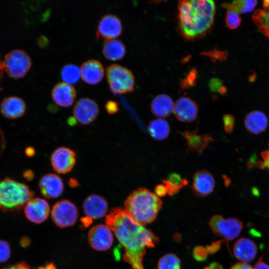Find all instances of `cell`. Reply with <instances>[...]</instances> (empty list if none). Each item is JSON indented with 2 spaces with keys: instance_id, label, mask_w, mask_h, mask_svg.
<instances>
[{
  "instance_id": "2",
  "label": "cell",
  "mask_w": 269,
  "mask_h": 269,
  "mask_svg": "<svg viewBox=\"0 0 269 269\" xmlns=\"http://www.w3.org/2000/svg\"><path fill=\"white\" fill-rule=\"evenodd\" d=\"M178 9L179 29L186 40L201 38L213 25L216 9L213 0H180Z\"/></svg>"
},
{
  "instance_id": "12",
  "label": "cell",
  "mask_w": 269,
  "mask_h": 269,
  "mask_svg": "<svg viewBox=\"0 0 269 269\" xmlns=\"http://www.w3.org/2000/svg\"><path fill=\"white\" fill-rule=\"evenodd\" d=\"M122 31V25L119 18L115 15L108 14L99 21L96 31L97 39L102 37L112 39L118 37Z\"/></svg>"
},
{
  "instance_id": "25",
  "label": "cell",
  "mask_w": 269,
  "mask_h": 269,
  "mask_svg": "<svg viewBox=\"0 0 269 269\" xmlns=\"http://www.w3.org/2000/svg\"><path fill=\"white\" fill-rule=\"evenodd\" d=\"M102 53L108 60L116 61L122 59L126 54L124 44L118 39H107L103 44Z\"/></svg>"
},
{
  "instance_id": "21",
  "label": "cell",
  "mask_w": 269,
  "mask_h": 269,
  "mask_svg": "<svg viewBox=\"0 0 269 269\" xmlns=\"http://www.w3.org/2000/svg\"><path fill=\"white\" fill-rule=\"evenodd\" d=\"M26 106L21 98L12 96L5 98L2 102L0 110L1 114L8 119H16L23 115Z\"/></svg>"
},
{
  "instance_id": "32",
  "label": "cell",
  "mask_w": 269,
  "mask_h": 269,
  "mask_svg": "<svg viewBox=\"0 0 269 269\" xmlns=\"http://www.w3.org/2000/svg\"><path fill=\"white\" fill-rule=\"evenodd\" d=\"M241 18L239 13L235 10L228 9L225 16V22L228 28L235 29L241 24Z\"/></svg>"
},
{
  "instance_id": "44",
  "label": "cell",
  "mask_w": 269,
  "mask_h": 269,
  "mask_svg": "<svg viewBox=\"0 0 269 269\" xmlns=\"http://www.w3.org/2000/svg\"><path fill=\"white\" fill-rule=\"evenodd\" d=\"M230 269H254L253 267L246 263H239L233 265Z\"/></svg>"
},
{
  "instance_id": "7",
  "label": "cell",
  "mask_w": 269,
  "mask_h": 269,
  "mask_svg": "<svg viewBox=\"0 0 269 269\" xmlns=\"http://www.w3.org/2000/svg\"><path fill=\"white\" fill-rule=\"evenodd\" d=\"M209 225L213 232L227 241L237 238L242 232L243 223L236 218H225L216 215L210 219Z\"/></svg>"
},
{
  "instance_id": "9",
  "label": "cell",
  "mask_w": 269,
  "mask_h": 269,
  "mask_svg": "<svg viewBox=\"0 0 269 269\" xmlns=\"http://www.w3.org/2000/svg\"><path fill=\"white\" fill-rule=\"evenodd\" d=\"M76 154L72 149L66 147L56 149L50 157L53 169L57 173L66 174L74 167L76 161Z\"/></svg>"
},
{
  "instance_id": "49",
  "label": "cell",
  "mask_w": 269,
  "mask_h": 269,
  "mask_svg": "<svg viewBox=\"0 0 269 269\" xmlns=\"http://www.w3.org/2000/svg\"><path fill=\"white\" fill-rule=\"evenodd\" d=\"M39 44L41 45V46H45L46 44H47V40L46 39V37H44L43 36L41 37L39 39Z\"/></svg>"
},
{
  "instance_id": "43",
  "label": "cell",
  "mask_w": 269,
  "mask_h": 269,
  "mask_svg": "<svg viewBox=\"0 0 269 269\" xmlns=\"http://www.w3.org/2000/svg\"><path fill=\"white\" fill-rule=\"evenodd\" d=\"M155 194L159 197H164L167 194V189L164 184L157 185L154 189Z\"/></svg>"
},
{
  "instance_id": "37",
  "label": "cell",
  "mask_w": 269,
  "mask_h": 269,
  "mask_svg": "<svg viewBox=\"0 0 269 269\" xmlns=\"http://www.w3.org/2000/svg\"><path fill=\"white\" fill-rule=\"evenodd\" d=\"M193 254L197 261H203L206 259L208 254L205 247L198 246L194 249Z\"/></svg>"
},
{
  "instance_id": "28",
  "label": "cell",
  "mask_w": 269,
  "mask_h": 269,
  "mask_svg": "<svg viewBox=\"0 0 269 269\" xmlns=\"http://www.w3.org/2000/svg\"><path fill=\"white\" fill-rule=\"evenodd\" d=\"M165 186L167 194L170 196L177 194L183 187L188 184V181L176 173H171L167 178L162 180Z\"/></svg>"
},
{
  "instance_id": "39",
  "label": "cell",
  "mask_w": 269,
  "mask_h": 269,
  "mask_svg": "<svg viewBox=\"0 0 269 269\" xmlns=\"http://www.w3.org/2000/svg\"><path fill=\"white\" fill-rule=\"evenodd\" d=\"M210 89L213 92H218L223 86L222 80L218 78L212 79L209 83Z\"/></svg>"
},
{
  "instance_id": "47",
  "label": "cell",
  "mask_w": 269,
  "mask_h": 269,
  "mask_svg": "<svg viewBox=\"0 0 269 269\" xmlns=\"http://www.w3.org/2000/svg\"><path fill=\"white\" fill-rule=\"evenodd\" d=\"M24 176L26 179L28 180H31L34 177V173L31 170H27L25 172L24 174Z\"/></svg>"
},
{
  "instance_id": "45",
  "label": "cell",
  "mask_w": 269,
  "mask_h": 269,
  "mask_svg": "<svg viewBox=\"0 0 269 269\" xmlns=\"http://www.w3.org/2000/svg\"><path fill=\"white\" fill-rule=\"evenodd\" d=\"M254 269H269V265L264 262L261 258L255 265Z\"/></svg>"
},
{
  "instance_id": "10",
  "label": "cell",
  "mask_w": 269,
  "mask_h": 269,
  "mask_svg": "<svg viewBox=\"0 0 269 269\" xmlns=\"http://www.w3.org/2000/svg\"><path fill=\"white\" fill-rule=\"evenodd\" d=\"M99 113V109L97 103L88 98L79 99L75 104L73 111L75 120L83 125L93 122Z\"/></svg>"
},
{
  "instance_id": "14",
  "label": "cell",
  "mask_w": 269,
  "mask_h": 269,
  "mask_svg": "<svg viewBox=\"0 0 269 269\" xmlns=\"http://www.w3.org/2000/svg\"><path fill=\"white\" fill-rule=\"evenodd\" d=\"M39 187L44 197L53 199L59 197L62 194L64 184L59 176L54 173H48L41 178Z\"/></svg>"
},
{
  "instance_id": "4",
  "label": "cell",
  "mask_w": 269,
  "mask_h": 269,
  "mask_svg": "<svg viewBox=\"0 0 269 269\" xmlns=\"http://www.w3.org/2000/svg\"><path fill=\"white\" fill-rule=\"evenodd\" d=\"M34 195L32 190L24 183L9 178L0 180V210L14 211L20 209Z\"/></svg>"
},
{
  "instance_id": "6",
  "label": "cell",
  "mask_w": 269,
  "mask_h": 269,
  "mask_svg": "<svg viewBox=\"0 0 269 269\" xmlns=\"http://www.w3.org/2000/svg\"><path fill=\"white\" fill-rule=\"evenodd\" d=\"M4 70L11 77H23L31 67V61L29 55L24 51L13 50L8 52L3 61Z\"/></svg>"
},
{
  "instance_id": "15",
  "label": "cell",
  "mask_w": 269,
  "mask_h": 269,
  "mask_svg": "<svg viewBox=\"0 0 269 269\" xmlns=\"http://www.w3.org/2000/svg\"><path fill=\"white\" fill-rule=\"evenodd\" d=\"M215 185L213 175L204 169L198 171L194 174L191 188L196 196L205 197L213 192Z\"/></svg>"
},
{
  "instance_id": "40",
  "label": "cell",
  "mask_w": 269,
  "mask_h": 269,
  "mask_svg": "<svg viewBox=\"0 0 269 269\" xmlns=\"http://www.w3.org/2000/svg\"><path fill=\"white\" fill-rule=\"evenodd\" d=\"M107 112L110 114H114L119 111L118 103L114 101H109L105 105Z\"/></svg>"
},
{
  "instance_id": "27",
  "label": "cell",
  "mask_w": 269,
  "mask_h": 269,
  "mask_svg": "<svg viewBox=\"0 0 269 269\" xmlns=\"http://www.w3.org/2000/svg\"><path fill=\"white\" fill-rule=\"evenodd\" d=\"M148 130L153 138L161 140L165 139L168 136L170 127L166 120L162 118H158L149 123Z\"/></svg>"
},
{
  "instance_id": "41",
  "label": "cell",
  "mask_w": 269,
  "mask_h": 269,
  "mask_svg": "<svg viewBox=\"0 0 269 269\" xmlns=\"http://www.w3.org/2000/svg\"><path fill=\"white\" fill-rule=\"evenodd\" d=\"M224 241H218L212 243L210 246L205 247L206 250L209 254H213L218 251Z\"/></svg>"
},
{
  "instance_id": "35",
  "label": "cell",
  "mask_w": 269,
  "mask_h": 269,
  "mask_svg": "<svg viewBox=\"0 0 269 269\" xmlns=\"http://www.w3.org/2000/svg\"><path fill=\"white\" fill-rule=\"evenodd\" d=\"M224 128L225 132L231 133L234 128L235 118L230 114H226L223 117Z\"/></svg>"
},
{
  "instance_id": "17",
  "label": "cell",
  "mask_w": 269,
  "mask_h": 269,
  "mask_svg": "<svg viewBox=\"0 0 269 269\" xmlns=\"http://www.w3.org/2000/svg\"><path fill=\"white\" fill-rule=\"evenodd\" d=\"M85 214L90 219H97L104 217L108 209V204L102 196L92 194L87 197L83 203Z\"/></svg>"
},
{
  "instance_id": "46",
  "label": "cell",
  "mask_w": 269,
  "mask_h": 269,
  "mask_svg": "<svg viewBox=\"0 0 269 269\" xmlns=\"http://www.w3.org/2000/svg\"><path fill=\"white\" fill-rule=\"evenodd\" d=\"M204 269H223L221 264L218 263H213Z\"/></svg>"
},
{
  "instance_id": "18",
  "label": "cell",
  "mask_w": 269,
  "mask_h": 269,
  "mask_svg": "<svg viewBox=\"0 0 269 269\" xmlns=\"http://www.w3.org/2000/svg\"><path fill=\"white\" fill-rule=\"evenodd\" d=\"M51 97L57 105L64 108L69 107L73 104L76 98V90L71 84L60 82L52 89Z\"/></svg>"
},
{
  "instance_id": "8",
  "label": "cell",
  "mask_w": 269,
  "mask_h": 269,
  "mask_svg": "<svg viewBox=\"0 0 269 269\" xmlns=\"http://www.w3.org/2000/svg\"><path fill=\"white\" fill-rule=\"evenodd\" d=\"M78 216L76 206L68 200H62L53 206L51 217L55 225L61 228L74 225Z\"/></svg>"
},
{
  "instance_id": "31",
  "label": "cell",
  "mask_w": 269,
  "mask_h": 269,
  "mask_svg": "<svg viewBox=\"0 0 269 269\" xmlns=\"http://www.w3.org/2000/svg\"><path fill=\"white\" fill-rule=\"evenodd\" d=\"M157 269H181L180 260L175 254H167L158 261Z\"/></svg>"
},
{
  "instance_id": "33",
  "label": "cell",
  "mask_w": 269,
  "mask_h": 269,
  "mask_svg": "<svg viewBox=\"0 0 269 269\" xmlns=\"http://www.w3.org/2000/svg\"><path fill=\"white\" fill-rule=\"evenodd\" d=\"M11 248L9 244L2 240H0V263L6 262L10 257Z\"/></svg>"
},
{
  "instance_id": "34",
  "label": "cell",
  "mask_w": 269,
  "mask_h": 269,
  "mask_svg": "<svg viewBox=\"0 0 269 269\" xmlns=\"http://www.w3.org/2000/svg\"><path fill=\"white\" fill-rule=\"evenodd\" d=\"M197 77V72L195 69H192L187 76L181 80V88L185 89L193 86L195 84Z\"/></svg>"
},
{
  "instance_id": "3",
  "label": "cell",
  "mask_w": 269,
  "mask_h": 269,
  "mask_svg": "<svg viewBox=\"0 0 269 269\" xmlns=\"http://www.w3.org/2000/svg\"><path fill=\"white\" fill-rule=\"evenodd\" d=\"M125 210L137 223L144 226L153 222L162 208V201L155 193L139 188L130 193L125 203Z\"/></svg>"
},
{
  "instance_id": "19",
  "label": "cell",
  "mask_w": 269,
  "mask_h": 269,
  "mask_svg": "<svg viewBox=\"0 0 269 269\" xmlns=\"http://www.w3.org/2000/svg\"><path fill=\"white\" fill-rule=\"evenodd\" d=\"M80 71L82 79L85 82L95 85L102 80L105 70L100 61L96 59H89L82 63Z\"/></svg>"
},
{
  "instance_id": "36",
  "label": "cell",
  "mask_w": 269,
  "mask_h": 269,
  "mask_svg": "<svg viewBox=\"0 0 269 269\" xmlns=\"http://www.w3.org/2000/svg\"><path fill=\"white\" fill-rule=\"evenodd\" d=\"M204 54L210 57L213 60L221 61L222 60H225L227 56V52L217 50L206 52Z\"/></svg>"
},
{
  "instance_id": "23",
  "label": "cell",
  "mask_w": 269,
  "mask_h": 269,
  "mask_svg": "<svg viewBox=\"0 0 269 269\" xmlns=\"http://www.w3.org/2000/svg\"><path fill=\"white\" fill-rule=\"evenodd\" d=\"M245 126L249 132L256 134H259L267 128L268 119L266 115L261 111H252L245 118Z\"/></svg>"
},
{
  "instance_id": "48",
  "label": "cell",
  "mask_w": 269,
  "mask_h": 269,
  "mask_svg": "<svg viewBox=\"0 0 269 269\" xmlns=\"http://www.w3.org/2000/svg\"><path fill=\"white\" fill-rule=\"evenodd\" d=\"M35 153L34 149L32 147H28L25 149V154L29 156H33Z\"/></svg>"
},
{
  "instance_id": "20",
  "label": "cell",
  "mask_w": 269,
  "mask_h": 269,
  "mask_svg": "<svg viewBox=\"0 0 269 269\" xmlns=\"http://www.w3.org/2000/svg\"><path fill=\"white\" fill-rule=\"evenodd\" d=\"M234 257L243 263H250L256 258L258 248L256 243L251 239L241 238L234 244L233 249Z\"/></svg>"
},
{
  "instance_id": "1",
  "label": "cell",
  "mask_w": 269,
  "mask_h": 269,
  "mask_svg": "<svg viewBox=\"0 0 269 269\" xmlns=\"http://www.w3.org/2000/svg\"><path fill=\"white\" fill-rule=\"evenodd\" d=\"M105 223L124 247V259L133 269H144L143 259L146 249L153 248L158 243L157 236L120 208L112 209L106 216Z\"/></svg>"
},
{
  "instance_id": "24",
  "label": "cell",
  "mask_w": 269,
  "mask_h": 269,
  "mask_svg": "<svg viewBox=\"0 0 269 269\" xmlns=\"http://www.w3.org/2000/svg\"><path fill=\"white\" fill-rule=\"evenodd\" d=\"M174 106L172 99L165 94L155 96L151 101L150 106L153 114L159 118L170 116L173 111Z\"/></svg>"
},
{
  "instance_id": "11",
  "label": "cell",
  "mask_w": 269,
  "mask_h": 269,
  "mask_svg": "<svg viewBox=\"0 0 269 269\" xmlns=\"http://www.w3.org/2000/svg\"><path fill=\"white\" fill-rule=\"evenodd\" d=\"M88 241L92 248L104 251L110 248L113 243L112 231L103 224L93 227L88 233Z\"/></svg>"
},
{
  "instance_id": "13",
  "label": "cell",
  "mask_w": 269,
  "mask_h": 269,
  "mask_svg": "<svg viewBox=\"0 0 269 269\" xmlns=\"http://www.w3.org/2000/svg\"><path fill=\"white\" fill-rule=\"evenodd\" d=\"M24 212L27 220L33 223L40 224L48 218L50 207L45 200L35 198L31 199L26 203Z\"/></svg>"
},
{
  "instance_id": "38",
  "label": "cell",
  "mask_w": 269,
  "mask_h": 269,
  "mask_svg": "<svg viewBox=\"0 0 269 269\" xmlns=\"http://www.w3.org/2000/svg\"><path fill=\"white\" fill-rule=\"evenodd\" d=\"M262 160L258 163L259 167L266 168L269 170V147L261 153Z\"/></svg>"
},
{
  "instance_id": "16",
  "label": "cell",
  "mask_w": 269,
  "mask_h": 269,
  "mask_svg": "<svg viewBox=\"0 0 269 269\" xmlns=\"http://www.w3.org/2000/svg\"><path fill=\"white\" fill-rule=\"evenodd\" d=\"M198 112L196 103L188 97H181L174 104V114L177 119L182 122L193 121L197 118Z\"/></svg>"
},
{
  "instance_id": "42",
  "label": "cell",
  "mask_w": 269,
  "mask_h": 269,
  "mask_svg": "<svg viewBox=\"0 0 269 269\" xmlns=\"http://www.w3.org/2000/svg\"><path fill=\"white\" fill-rule=\"evenodd\" d=\"M1 269H31L29 266L24 262L9 265Z\"/></svg>"
},
{
  "instance_id": "26",
  "label": "cell",
  "mask_w": 269,
  "mask_h": 269,
  "mask_svg": "<svg viewBox=\"0 0 269 269\" xmlns=\"http://www.w3.org/2000/svg\"><path fill=\"white\" fill-rule=\"evenodd\" d=\"M264 9H258L253 13L252 18L259 30L269 39V0H265Z\"/></svg>"
},
{
  "instance_id": "50",
  "label": "cell",
  "mask_w": 269,
  "mask_h": 269,
  "mask_svg": "<svg viewBox=\"0 0 269 269\" xmlns=\"http://www.w3.org/2000/svg\"><path fill=\"white\" fill-rule=\"evenodd\" d=\"M69 184L71 187H75L78 185V182L75 179H70L69 181Z\"/></svg>"
},
{
  "instance_id": "29",
  "label": "cell",
  "mask_w": 269,
  "mask_h": 269,
  "mask_svg": "<svg viewBox=\"0 0 269 269\" xmlns=\"http://www.w3.org/2000/svg\"><path fill=\"white\" fill-rule=\"evenodd\" d=\"M257 4V0H235L231 3H225L223 6L227 9H232L240 13L251 12Z\"/></svg>"
},
{
  "instance_id": "51",
  "label": "cell",
  "mask_w": 269,
  "mask_h": 269,
  "mask_svg": "<svg viewBox=\"0 0 269 269\" xmlns=\"http://www.w3.org/2000/svg\"><path fill=\"white\" fill-rule=\"evenodd\" d=\"M3 70H4V67H3V61H1L0 59V81L2 76ZM0 90H1V87L0 86Z\"/></svg>"
},
{
  "instance_id": "22",
  "label": "cell",
  "mask_w": 269,
  "mask_h": 269,
  "mask_svg": "<svg viewBox=\"0 0 269 269\" xmlns=\"http://www.w3.org/2000/svg\"><path fill=\"white\" fill-rule=\"evenodd\" d=\"M179 133L186 139L188 149L199 153H202L209 143L214 140L209 134H198L197 130L192 131H185Z\"/></svg>"
},
{
  "instance_id": "5",
  "label": "cell",
  "mask_w": 269,
  "mask_h": 269,
  "mask_svg": "<svg viewBox=\"0 0 269 269\" xmlns=\"http://www.w3.org/2000/svg\"><path fill=\"white\" fill-rule=\"evenodd\" d=\"M106 75L109 87L113 93L124 94L134 90V78L129 69L113 64L107 67Z\"/></svg>"
},
{
  "instance_id": "30",
  "label": "cell",
  "mask_w": 269,
  "mask_h": 269,
  "mask_svg": "<svg viewBox=\"0 0 269 269\" xmlns=\"http://www.w3.org/2000/svg\"><path fill=\"white\" fill-rule=\"evenodd\" d=\"M61 76L64 82L69 84L76 83L81 76L80 69L73 64H68L62 68Z\"/></svg>"
}]
</instances>
